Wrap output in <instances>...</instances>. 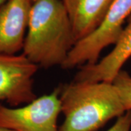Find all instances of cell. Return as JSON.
<instances>
[{"instance_id":"4","label":"cell","mask_w":131,"mask_h":131,"mask_svg":"<svg viewBox=\"0 0 131 131\" xmlns=\"http://www.w3.org/2000/svg\"><path fill=\"white\" fill-rule=\"evenodd\" d=\"M61 88L19 108L0 104V127L15 131H58Z\"/></svg>"},{"instance_id":"10","label":"cell","mask_w":131,"mask_h":131,"mask_svg":"<svg viewBox=\"0 0 131 131\" xmlns=\"http://www.w3.org/2000/svg\"><path fill=\"white\" fill-rule=\"evenodd\" d=\"M131 111H127L122 116L117 118V121L107 131H130Z\"/></svg>"},{"instance_id":"2","label":"cell","mask_w":131,"mask_h":131,"mask_svg":"<svg viewBox=\"0 0 131 131\" xmlns=\"http://www.w3.org/2000/svg\"><path fill=\"white\" fill-rule=\"evenodd\" d=\"M65 119L58 131H97L127 110L112 82H72L61 88Z\"/></svg>"},{"instance_id":"12","label":"cell","mask_w":131,"mask_h":131,"mask_svg":"<svg viewBox=\"0 0 131 131\" xmlns=\"http://www.w3.org/2000/svg\"><path fill=\"white\" fill-rule=\"evenodd\" d=\"M7 1V0H0V7H1L2 5H4Z\"/></svg>"},{"instance_id":"6","label":"cell","mask_w":131,"mask_h":131,"mask_svg":"<svg viewBox=\"0 0 131 131\" xmlns=\"http://www.w3.org/2000/svg\"><path fill=\"white\" fill-rule=\"evenodd\" d=\"M34 0H7L0 7V54L23 50Z\"/></svg>"},{"instance_id":"7","label":"cell","mask_w":131,"mask_h":131,"mask_svg":"<svg viewBox=\"0 0 131 131\" xmlns=\"http://www.w3.org/2000/svg\"><path fill=\"white\" fill-rule=\"evenodd\" d=\"M126 22L112 50L94 65L82 66L74 76V82H112L131 57V15Z\"/></svg>"},{"instance_id":"3","label":"cell","mask_w":131,"mask_h":131,"mask_svg":"<svg viewBox=\"0 0 131 131\" xmlns=\"http://www.w3.org/2000/svg\"><path fill=\"white\" fill-rule=\"evenodd\" d=\"M131 15V0H115L101 24L87 37L77 42L61 67L70 69L77 66L94 65L104 48L115 45Z\"/></svg>"},{"instance_id":"1","label":"cell","mask_w":131,"mask_h":131,"mask_svg":"<svg viewBox=\"0 0 131 131\" xmlns=\"http://www.w3.org/2000/svg\"><path fill=\"white\" fill-rule=\"evenodd\" d=\"M23 54L39 67L62 66L76 44L73 26L61 0L33 3Z\"/></svg>"},{"instance_id":"13","label":"cell","mask_w":131,"mask_h":131,"mask_svg":"<svg viewBox=\"0 0 131 131\" xmlns=\"http://www.w3.org/2000/svg\"><path fill=\"white\" fill-rule=\"evenodd\" d=\"M35 1H36V0H34V2H35Z\"/></svg>"},{"instance_id":"8","label":"cell","mask_w":131,"mask_h":131,"mask_svg":"<svg viewBox=\"0 0 131 131\" xmlns=\"http://www.w3.org/2000/svg\"><path fill=\"white\" fill-rule=\"evenodd\" d=\"M73 26L76 43L101 24L115 0H61Z\"/></svg>"},{"instance_id":"11","label":"cell","mask_w":131,"mask_h":131,"mask_svg":"<svg viewBox=\"0 0 131 131\" xmlns=\"http://www.w3.org/2000/svg\"><path fill=\"white\" fill-rule=\"evenodd\" d=\"M0 131H15V130H9V129H7V128H5V127H0Z\"/></svg>"},{"instance_id":"5","label":"cell","mask_w":131,"mask_h":131,"mask_svg":"<svg viewBox=\"0 0 131 131\" xmlns=\"http://www.w3.org/2000/svg\"><path fill=\"white\" fill-rule=\"evenodd\" d=\"M39 66L24 54H0V101L11 106L28 104L37 98L33 76Z\"/></svg>"},{"instance_id":"9","label":"cell","mask_w":131,"mask_h":131,"mask_svg":"<svg viewBox=\"0 0 131 131\" xmlns=\"http://www.w3.org/2000/svg\"><path fill=\"white\" fill-rule=\"evenodd\" d=\"M112 83L117 88L127 111H131V76L121 70L114 77Z\"/></svg>"}]
</instances>
